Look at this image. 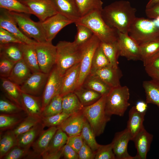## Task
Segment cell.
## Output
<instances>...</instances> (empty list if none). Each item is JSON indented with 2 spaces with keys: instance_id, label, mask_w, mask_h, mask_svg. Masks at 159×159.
I'll list each match as a JSON object with an SVG mask.
<instances>
[{
  "instance_id": "obj_25",
  "label": "cell",
  "mask_w": 159,
  "mask_h": 159,
  "mask_svg": "<svg viewBox=\"0 0 159 159\" xmlns=\"http://www.w3.org/2000/svg\"><path fill=\"white\" fill-rule=\"evenodd\" d=\"M32 74L30 69L22 59L15 64L7 78L20 86Z\"/></svg>"
},
{
  "instance_id": "obj_62",
  "label": "cell",
  "mask_w": 159,
  "mask_h": 159,
  "mask_svg": "<svg viewBox=\"0 0 159 159\" xmlns=\"http://www.w3.org/2000/svg\"><path fill=\"white\" fill-rule=\"evenodd\" d=\"M19 1L21 2L22 1H24V0H18Z\"/></svg>"
},
{
  "instance_id": "obj_17",
  "label": "cell",
  "mask_w": 159,
  "mask_h": 159,
  "mask_svg": "<svg viewBox=\"0 0 159 159\" xmlns=\"http://www.w3.org/2000/svg\"><path fill=\"white\" fill-rule=\"evenodd\" d=\"M80 72V63H78L68 69L62 76L59 94L62 97L73 92L77 88Z\"/></svg>"
},
{
  "instance_id": "obj_56",
  "label": "cell",
  "mask_w": 159,
  "mask_h": 159,
  "mask_svg": "<svg viewBox=\"0 0 159 159\" xmlns=\"http://www.w3.org/2000/svg\"><path fill=\"white\" fill-rule=\"evenodd\" d=\"M145 67L146 73L152 80L159 84V71L151 67L145 66Z\"/></svg>"
},
{
  "instance_id": "obj_47",
  "label": "cell",
  "mask_w": 159,
  "mask_h": 159,
  "mask_svg": "<svg viewBox=\"0 0 159 159\" xmlns=\"http://www.w3.org/2000/svg\"><path fill=\"white\" fill-rule=\"evenodd\" d=\"M69 116L62 112L52 115L42 117V122L45 127L57 126L62 124Z\"/></svg>"
},
{
  "instance_id": "obj_57",
  "label": "cell",
  "mask_w": 159,
  "mask_h": 159,
  "mask_svg": "<svg viewBox=\"0 0 159 159\" xmlns=\"http://www.w3.org/2000/svg\"><path fill=\"white\" fill-rule=\"evenodd\" d=\"M145 13L148 17L153 19L159 16V3L150 8L146 9Z\"/></svg>"
},
{
  "instance_id": "obj_34",
  "label": "cell",
  "mask_w": 159,
  "mask_h": 159,
  "mask_svg": "<svg viewBox=\"0 0 159 159\" xmlns=\"http://www.w3.org/2000/svg\"><path fill=\"white\" fill-rule=\"evenodd\" d=\"M80 16L82 17L95 11H102L103 2L101 0H75Z\"/></svg>"
},
{
  "instance_id": "obj_30",
  "label": "cell",
  "mask_w": 159,
  "mask_h": 159,
  "mask_svg": "<svg viewBox=\"0 0 159 159\" xmlns=\"http://www.w3.org/2000/svg\"><path fill=\"white\" fill-rule=\"evenodd\" d=\"M73 92L84 107L94 103L102 96L100 94L82 85L77 87Z\"/></svg>"
},
{
  "instance_id": "obj_3",
  "label": "cell",
  "mask_w": 159,
  "mask_h": 159,
  "mask_svg": "<svg viewBox=\"0 0 159 159\" xmlns=\"http://www.w3.org/2000/svg\"><path fill=\"white\" fill-rule=\"evenodd\" d=\"M56 46L57 55L55 65L62 76L68 69L80 62L81 48L73 42L65 41H59Z\"/></svg>"
},
{
  "instance_id": "obj_8",
  "label": "cell",
  "mask_w": 159,
  "mask_h": 159,
  "mask_svg": "<svg viewBox=\"0 0 159 159\" xmlns=\"http://www.w3.org/2000/svg\"><path fill=\"white\" fill-rule=\"evenodd\" d=\"M39 67L41 72L49 73L56 65L57 50L52 42H37L35 44Z\"/></svg>"
},
{
  "instance_id": "obj_55",
  "label": "cell",
  "mask_w": 159,
  "mask_h": 159,
  "mask_svg": "<svg viewBox=\"0 0 159 159\" xmlns=\"http://www.w3.org/2000/svg\"><path fill=\"white\" fill-rule=\"evenodd\" d=\"M143 62L144 67H151L159 71V52Z\"/></svg>"
},
{
  "instance_id": "obj_52",
  "label": "cell",
  "mask_w": 159,
  "mask_h": 159,
  "mask_svg": "<svg viewBox=\"0 0 159 159\" xmlns=\"http://www.w3.org/2000/svg\"><path fill=\"white\" fill-rule=\"evenodd\" d=\"M83 141V145L78 153V159H95L96 152L93 151L84 140Z\"/></svg>"
},
{
  "instance_id": "obj_51",
  "label": "cell",
  "mask_w": 159,
  "mask_h": 159,
  "mask_svg": "<svg viewBox=\"0 0 159 159\" xmlns=\"http://www.w3.org/2000/svg\"><path fill=\"white\" fill-rule=\"evenodd\" d=\"M12 43H24L14 35L0 27V45Z\"/></svg>"
},
{
  "instance_id": "obj_15",
  "label": "cell",
  "mask_w": 159,
  "mask_h": 159,
  "mask_svg": "<svg viewBox=\"0 0 159 159\" xmlns=\"http://www.w3.org/2000/svg\"><path fill=\"white\" fill-rule=\"evenodd\" d=\"M49 74L42 72L32 73L20 86L21 91L31 95L39 96L42 93Z\"/></svg>"
},
{
  "instance_id": "obj_14",
  "label": "cell",
  "mask_w": 159,
  "mask_h": 159,
  "mask_svg": "<svg viewBox=\"0 0 159 159\" xmlns=\"http://www.w3.org/2000/svg\"><path fill=\"white\" fill-rule=\"evenodd\" d=\"M0 27L9 31L24 43L35 44L37 42L24 34L19 28L10 11L0 8Z\"/></svg>"
},
{
  "instance_id": "obj_9",
  "label": "cell",
  "mask_w": 159,
  "mask_h": 159,
  "mask_svg": "<svg viewBox=\"0 0 159 159\" xmlns=\"http://www.w3.org/2000/svg\"><path fill=\"white\" fill-rule=\"evenodd\" d=\"M100 43L99 39L94 34L89 41L81 47L80 72L77 87L82 85L85 79L89 74L94 54Z\"/></svg>"
},
{
  "instance_id": "obj_44",
  "label": "cell",
  "mask_w": 159,
  "mask_h": 159,
  "mask_svg": "<svg viewBox=\"0 0 159 159\" xmlns=\"http://www.w3.org/2000/svg\"><path fill=\"white\" fill-rule=\"evenodd\" d=\"M62 97L58 94L47 105L42 112V117H46L61 113L62 112Z\"/></svg>"
},
{
  "instance_id": "obj_27",
  "label": "cell",
  "mask_w": 159,
  "mask_h": 159,
  "mask_svg": "<svg viewBox=\"0 0 159 159\" xmlns=\"http://www.w3.org/2000/svg\"><path fill=\"white\" fill-rule=\"evenodd\" d=\"M23 59L32 73L41 72L38 64L35 44H20Z\"/></svg>"
},
{
  "instance_id": "obj_11",
  "label": "cell",
  "mask_w": 159,
  "mask_h": 159,
  "mask_svg": "<svg viewBox=\"0 0 159 159\" xmlns=\"http://www.w3.org/2000/svg\"><path fill=\"white\" fill-rule=\"evenodd\" d=\"M117 43L120 56L128 60H141L140 46L129 35L118 31Z\"/></svg>"
},
{
  "instance_id": "obj_41",
  "label": "cell",
  "mask_w": 159,
  "mask_h": 159,
  "mask_svg": "<svg viewBox=\"0 0 159 159\" xmlns=\"http://www.w3.org/2000/svg\"><path fill=\"white\" fill-rule=\"evenodd\" d=\"M110 65V62L104 54L100 44L94 54L90 74Z\"/></svg>"
},
{
  "instance_id": "obj_22",
  "label": "cell",
  "mask_w": 159,
  "mask_h": 159,
  "mask_svg": "<svg viewBox=\"0 0 159 159\" xmlns=\"http://www.w3.org/2000/svg\"><path fill=\"white\" fill-rule=\"evenodd\" d=\"M153 138V135L143 127L135 136L132 140L134 142L137 153L136 159H145Z\"/></svg>"
},
{
  "instance_id": "obj_4",
  "label": "cell",
  "mask_w": 159,
  "mask_h": 159,
  "mask_svg": "<svg viewBox=\"0 0 159 159\" xmlns=\"http://www.w3.org/2000/svg\"><path fill=\"white\" fill-rule=\"evenodd\" d=\"M106 95H102L94 103L84 107L82 110L96 136L103 133L110 120V116L107 114L105 109Z\"/></svg>"
},
{
  "instance_id": "obj_7",
  "label": "cell",
  "mask_w": 159,
  "mask_h": 159,
  "mask_svg": "<svg viewBox=\"0 0 159 159\" xmlns=\"http://www.w3.org/2000/svg\"><path fill=\"white\" fill-rule=\"evenodd\" d=\"M10 11L19 28L26 36L33 38L38 42L46 41L41 21L35 22L32 20L29 14Z\"/></svg>"
},
{
  "instance_id": "obj_59",
  "label": "cell",
  "mask_w": 159,
  "mask_h": 159,
  "mask_svg": "<svg viewBox=\"0 0 159 159\" xmlns=\"http://www.w3.org/2000/svg\"><path fill=\"white\" fill-rule=\"evenodd\" d=\"M135 107L137 110L139 112L146 113L148 107L147 103L143 101H138L136 103Z\"/></svg>"
},
{
  "instance_id": "obj_37",
  "label": "cell",
  "mask_w": 159,
  "mask_h": 159,
  "mask_svg": "<svg viewBox=\"0 0 159 159\" xmlns=\"http://www.w3.org/2000/svg\"><path fill=\"white\" fill-rule=\"evenodd\" d=\"M17 145V138L12 130L4 134L0 140V158L3 157L14 146Z\"/></svg>"
},
{
  "instance_id": "obj_58",
  "label": "cell",
  "mask_w": 159,
  "mask_h": 159,
  "mask_svg": "<svg viewBox=\"0 0 159 159\" xmlns=\"http://www.w3.org/2000/svg\"><path fill=\"white\" fill-rule=\"evenodd\" d=\"M63 148L57 152L43 155L41 157L44 159H59L62 156Z\"/></svg>"
},
{
  "instance_id": "obj_29",
  "label": "cell",
  "mask_w": 159,
  "mask_h": 159,
  "mask_svg": "<svg viewBox=\"0 0 159 159\" xmlns=\"http://www.w3.org/2000/svg\"><path fill=\"white\" fill-rule=\"evenodd\" d=\"M62 112L69 116L82 111L84 106L73 92L62 97Z\"/></svg>"
},
{
  "instance_id": "obj_23",
  "label": "cell",
  "mask_w": 159,
  "mask_h": 159,
  "mask_svg": "<svg viewBox=\"0 0 159 159\" xmlns=\"http://www.w3.org/2000/svg\"><path fill=\"white\" fill-rule=\"evenodd\" d=\"M58 12L75 23L80 17L75 0H52Z\"/></svg>"
},
{
  "instance_id": "obj_49",
  "label": "cell",
  "mask_w": 159,
  "mask_h": 159,
  "mask_svg": "<svg viewBox=\"0 0 159 159\" xmlns=\"http://www.w3.org/2000/svg\"><path fill=\"white\" fill-rule=\"evenodd\" d=\"M95 159H116L112 143L106 145H101L96 152Z\"/></svg>"
},
{
  "instance_id": "obj_32",
  "label": "cell",
  "mask_w": 159,
  "mask_h": 159,
  "mask_svg": "<svg viewBox=\"0 0 159 159\" xmlns=\"http://www.w3.org/2000/svg\"><path fill=\"white\" fill-rule=\"evenodd\" d=\"M20 44L12 43L0 45V55L16 63L23 59Z\"/></svg>"
},
{
  "instance_id": "obj_28",
  "label": "cell",
  "mask_w": 159,
  "mask_h": 159,
  "mask_svg": "<svg viewBox=\"0 0 159 159\" xmlns=\"http://www.w3.org/2000/svg\"><path fill=\"white\" fill-rule=\"evenodd\" d=\"M44 126L42 122L27 131L17 138V145L24 148H30L44 130Z\"/></svg>"
},
{
  "instance_id": "obj_50",
  "label": "cell",
  "mask_w": 159,
  "mask_h": 159,
  "mask_svg": "<svg viewBox=\"0 0 159 159\" xmlns=\"http://www.w3.org/2000/svg\"><path fill=\"white\" fill-rule=\"evenodd\" d=\"M16 63L0 55V78H7Z\"/></svg>"
},
{
  "instance_id": "obj_60",
  "label": "cell",
  "mask_w": 159,
  "mask_h": 159,
  "mask_svg": "<svg viewBox=\"0 0 159 159\" xmlns=\"http://www.w3.org/2000/svg\"><path fill=\"white\" fill-rule=\"evenodd\" d=\"M159 3V0H150L146 6V9L150 8Z\"/></svg>"
},
{
  "instance_id": "obj_48",
  "label": "cell",
  "mask_w": 159,
  "mask_h": 159,
  "mask_svg": "<svg viewBox=\"0 0 159 159\" xmlns=\"http://www.w3.org/2000/svg\"><path fill=\"white\" fill-rule=\"evenodd\" d=\"M30 148H24L18 145L13 148L3 158L4 159H19L28 156L30 158L32 151Z\"/></svg>"
},
{
  "instance_id": "obj_16",
  "label": "cell",
  "mask_w": 159,
  "mask_h": 159,
  "mask_svg": "<svg viewBox=\"0 0 159 159\" xmlns=\"http://www.w3.org/2000/svg\"><path fill=\"white\" fill-rule=\"evenodd\" d=\"M130 140L131 136L126 128L115 133L111 143L116 159H136L135 156H131L127 152V145Z\"/></svg>"
},
{
  "instance_id": "obj_33",
  "label": "cell",
  "mask_w": 159,
  "mask_h": 159,
  "mask_svg": "<svg viewBox=\"0 0 159 159\" xmlns=\"http://www.w3.org/2000/svg\"><path fill=\"white\" fill-rule=\"evenodd\" d=\"M68 137L61 129L58 128L52 138L46 150L42 156L44 155L55 153L60 150L66 143Z\"/></svg>"
},
{
  "instance_id": "obj_10",
  "label": "cell",
  "mask_w": 159,
  "mask_h": 159,
  "mask_svg": "<svg viewBox=\"0 0 159 159\" xmlns=\"http://www.w3.org/2000/svg\"><path fill=\"white\" fill-rule=\"evenodd\" d=\"M62 76L56 65L50 73L45 85L41 97L42 112L51 100L60 90Z\"/></svg>"
},
{
  "instance_id": "obj_20",
  "label": "cell",
  "mask_w": 159,
  "mask_h": 159,
  "mask_svg": "<svg viewBox=\"0 0 159 159\" xmlns=\"http://www.w3.org/2000/svg\"><path fill=\"white\" fill-rule=\"evenodd\" d=\"M58 129L57 126H53L43 131L32 145L33 150L32 151L31 158L41 157Z\"/></svg>"
},
{
  "instance_id": "obj_13",
  "label": "cell",
  "mask_w": 159,
  "mask_h": 159,
  "mask_svg": "<svg viewBox=\"0 0 159 159\" xmlns=\"http://www.w3.org/2000/svg\"><path fill=\"white\" fill-rule=\"evenodd\" d=\"M73 23V21L58 13L42 21L46 41L52 42L62 29Z\"/></svg>"
},
{
  "instance_id": "obj_46",
  "label": "cell",
  "mask_w": 159,
  "mask_h": 159,
  "mask_svg": "<svg viewBox=\"0 0 159 159\" xmlns=\"http://www.w3.org/2000/svg\"><path fill=\"white\" fill-rule=\"evenodd\" d=\"M24 111L22 108L7 98L1 97L0 100L1 113L15 114Z\"/></svg>"
},
{
  "instance_id": "obj_19",
  "label": "cell",
  "mask_w": 159,
  "mask_h": 159,
  "mask_svg": "<svg viewBox=\"0 0 159 159\" xmlns=\"http://www.w3.org/2000/svg\"><path fill=\"white\" fill-rule=\"evenodd\" d=\"M90 74L99 77L112 88L121 85L120 80L122 74L119 67L110 65Z\"/></svg>"
},
{
  "instance_id": "obj_1",
  "label": "cell",
  "mask_w": 159,
  "mask_h": 159,
  "mask_svg": "<svg viewBox=\"0 0 159 159\" xmlns=\"http://www.w3.org/2000/svg\"><path fill=\"white\" fill-rule=\"evenodd\" d=\"M136 11L129 1L120 0L103 8L101 14L109 26L120 32L128 34L130 26L136 17Z\"/></svg>"
},
{
  "instance_id": "obj_26",
  "label": "cell",
  "mask_w": 159,
  "mask_h": 159,
  "mask_svg": "<svg viewBox=\"0 0 159 159\" xmlns=\"http://www.w3.org/2000/svg\"><path fill=\"white\" fill-rule=\"evenodd\" d=\"M146 113H141L133 106L129 112V119L126 129L130 133L132 140L135 136L144 127L143 122Z\"/></svg>"
},
{
  "instance_id": "obj_53",
  "label": "cell",
  "mask_w": 159,
  "mask_h": 159,
  "mask_svg": "<svg viewBox=\"0 0 159 159\" xmlns=\"http://www.w3.org/2000/svg\"><path fill=\"white\" fill-rule=\"evenodd\" d=\"M83 141L80 134L68 137L66 143L70 146L78 153L83 145Z\"/></svg>"
},
{
  "instance_id": "obj_31",
  "label": "cell",
  "mask_w": 159,
  "mask_h": 159,
  "mask_svg": "<svg viewBox=\"0 0 159 159\" xmlns=\"http://www.w3.org/2000/svg\"><path fill=\"white\" fill-rule=\"evenodd\" d=\"M82 85L102 95H107L112 88L99 77L92 74L86 77Z\"/></svg>"
},
{
  "instance_id": "obj_2",
  "label": "cell",
  "mask_w": 159,
  "mask_h": 159,
  "mask_svg": "<svg viewBox=\"0 0 159 159\" xmlns=\"http://www.w3.org/2000/svg\"><path fill=\"white\" fill-rule=\"evenodd\" d=\"M102 11H95L81 17L74 23H78L88 27L100 42L110 43L117 41L118 31L109 26L103 20Z\"/></svg>"
},
{
  "instance_id": "obj_61",
  "label": "cell",
  "mask_w": 159,
  "mask_h": 159,
  "mask_svg": "<svg viewBox=\"0 0 159 159\" xmlns=\"http://www.w3.org/2000/svg\"><path fill=\"white\" fill-rule=\"evenodd\" d=\"M156 25L159 28V16L153 20Z\"/></svg>"
},
{
  "instance_id": "obj_35",
  "label": "cell",
  "mask_w": 159,
  "mask_h": 159,
  "mask_svg": "<svg viewBox=\"0 0 159 159\" xmlns=\"http://www.w3.org/2000/svg\"><path fill=\"white\" fill-rule=\"evenodd\" d=\"M143 86L145 93L146 102L159 107V84L152 80L143 81Z\"/></svg>"
},
{
  "instance_id": "obj_5",
  "label": "cell",
  "mask_w": 159,
  "mask_h": 159,
  "mask_svg": "<svg viewBox=\"0 0 159 159\" xmlns=\"http://www.w3.org/2000/svg\"><path fill=\"white\" fill-rule=\"evenodd\" d=\"M130 95L127 86L112 88L106 95L105 109L107 114L110 116L113 115L123 116L130 105Z\"/></svg>"
},
{
  "instance_id": "obj_43",
  "label": "cell",
  "mask_w": 159,
  "mask_h": 159,
  "mask_svg": "<svg viewBox=\"0 0 159 159\" xmlns=\"http://www.w3.org/2000/svg\"><path fill=\"white\" fill-rule=\"evenodd\" d=\"M143 62L159 52V38L140 45Z\"/></svg>"
},
{
  "instance_id": "obj_6",
  "label": "cell",
  "mask_w": 159,
  "mask_h": 159,
  "mask_svg": "<svg viewBox=\"0 0 159 159\" xmlns=\"http://www.w3.org/2000/svg\"><path fill=\"white\" fill-rule=\"evenodd\" d=\"M128 34L140 45L159 38V28L153 20L136 17L130 26Z\"/></svg>"
},
{
  "instance_id": "obj_18",
  "label": "cell",
  "mask_w": 159,
  "mask_h": 159,
  "mask_svg": "<svg viewBox=\"0 0 159 159\" xmlns=\"http://www.w3.org/2000/svg\"><path fill=\"white\" fill-rule=\"evenodd\" d=\"M86 120L82 111L69 116L57 127L61 129L69 137L75 136L81 134Z\"/></svg>"
},
{
  "instance_id": "obj_42",
  "label": "cell",
  "mask_w": 159,
  "mask_h": 159,
  "mask_svg": "<svg viewBox=\"0 0 159 159\" xmlns=\"http://www.w3.org/2000/svg\"><path fill=\"white\" fill-rule=\"evenodd\" d=\"M0 114V129L4 131L16 127L23 119L18 114Z\"/></svg>"
},
{
  "instance_id": "obj_36",
  "label": "cell",
  "mask_w": 159,
  "mask_h": 159,
  "mask_svg": "<svg viewBox=\"0 0 159 159\" xmlns=\"http://www.w3.org/2000/svg\"><path fill=\"white\" fill-rule=\"evenodd\" d=\"M100 45L110 64L115 67H118V59L120 52L117 41L110 43L100 42Z\"/></svg>"
},
{
  "instance_id": "obj_54",
  "label": "cell",
  "mask_w": 159,
  "mask_h": 159,
  "mask_svg": "<svg viewBox=\"0 0 159 159\" xmlns=\"http://www.w3.org/2000/svg\"><path fill=\"white\" fill-rule=\"evenodd\" d=\"M62 156L66 159H78V153L69 145L66 143L63 148Z\"/></svg>"
},
{
  "instance_id": "obj_24",
  "label": "cell",
  "mask_w": 159,
  "mask_h": 159,
  "mask_svg": "<svg viewBox=\"0 0 159 159\" xmlns=\"http://www.w3.org/2000/svg\"><path fill=\"white\" fill-rule=\"evenodd\" d=\"M0 80L1 89L6 97L22 107L21 100L22 91L20 86L7 78H0Z\"/></svg>"
},
{
  "instance_id": "obj_21",
  "label": "cell",
  "mask_w": 159,
  "mask_h": 159,
  "mask_svg": "<svg viewBox=\"0 0 159 159\" xmlns=\"http://www.w3.org/2000/svg\"><path fill=\"white\" fill-rule=\"evenodd\" d=\"M21 102L23 110L27 115L42 117L41 97L22 92Z\"/></svg>"
},
{
  "instance_id": "obj_40",
  "label": "cell",
  "mask_w": 159,
  "mask_h": 159,
  "mask_svg": "<svg viewBox=\"0 0 159 159\" xmlns=\"http://www.w3.org/2000/svg\"><path fill=\"white\" fill-rule=\"evenodd\" d=\"M77 33L73 42L77 46L81 47L89 41L92 37L94 34L92 31L86 26L75 23Z\"/></svg>"
},
{
  "instance_id": "obj_12",
  "label": "cell",
  "mask_w": 159,
  "mask_h": 159,
  "mask_svg": "<svg viewBox=\"0 0 159 159\" xmlns=\"http://www.w3.org/2000/svg\"><path fill=\"white\" fill-rule=\"evenodd\" d=\"M21 2L28 7L31 14L41 22L58 13L52 0H25Z\"/></svg>"
},
{
  "instance_id": "obj_38",
  "label": "cell",
  "mask_w": 159,
  "mask_h": 159,
  "mask_svg": "<svg viewBox=\"0 0 159 159\" xmlns=\"http://www.w3.org/2000/svg\"><path fill=\"white\" fill-rule=\"evenodd\" d=\"M41 117L27 115L12 130L17 138L42 122Z\"/></svg>"
},
{
  "instance_id": "obj_39",
  "label": "cell",
  "mask_w": 159,
  "mask_h": 159,
  "mask_svg": "<svg viewBox=\"0 0 159 159\" xmlns=\"http://www.w3.org/2000/svg\"><path fill=\"white\" fill-rule=\"evenodd\" d=\"M81 134L83 140L93 151L96 152L101 145L97 142L96 136L87 120L84 124Z\"/></svg>"
},
{
  "instance_id": "obj_45",
  "label": "cell",
  "mask_w": 159,
  "mask_h": 159,
  "mask_svg": "<svg viewBox=\"0 0 159 159\" xmlns=\"http://www.w3.org/2000/svg\"><path fill=\"white\" fill-rule=\"evenodd\" d=\"M0 8L11 11L31 14L28 7L18 0H0Z\"/></svg>"
}]
</instances>
